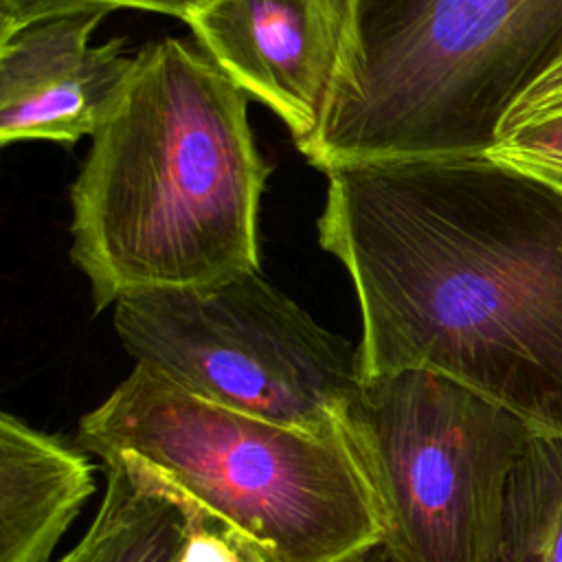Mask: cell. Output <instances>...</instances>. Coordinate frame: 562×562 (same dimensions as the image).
<instances>
[{
	"mask_svg": "<svg viewBox=\"0 0 562 562\" xmlns=\"http://www.w3.org/2000/svg\"><path fill=\"white\" fill-rule=\"evenodd\" d=\"M105 11H72L35 20L0 37V143L92 136L123 94L136 53L114 37L90 35Z\"/></svg>",
	"mask_w": 562,
	"mask_h": 562,
	"instance_id": "ba28073f",
	"label": "cell"
},
{
	"mask_svg": "<svg viewBox=\"0 0 562 562\" xmlns=\"http://www.w3.org/2000/svg\"><path fill=\"white\" fill-rule=\"evenodd\" d=\"M494 562H562V439L536 432L512 474Z\"/></svg>",
	"mask_w": 562,
	"mask_h": 562,
	"instance_id": "8fae6325",
	"label": "cell"
},
{
	"mask_svg": "<svg viewBox=\"0 0 562 562\" xmlns=\"http://www.w3.org/2000/svg\"><path fill=\"white\" fill-rule=\"evenodd\" d=\"M79 446L13 413L0 415V562H55L53 553L97 487Z\"/></svg>",
	"mask_w": 562,
	"mask_h": 562,
	"instance_id": "9c48e42d",
	"label": "cell"
},
{
	"mask_svg": "<svg viewBox=\"0 0 562 562\" xmlns=\"http://www.w3.org/2000/svg\"><path fill=\"white\" fill-rule=\"evenodd\" d=\"M353 562H395V560H393V555L384 549V544H378L375 549L367 551L364 555H360V558L353 560Z\"/></svg>",
	"mask_w": 562,
	"mask_h": 562,
	"instance_id": "2e32d148",
	"label": "cell"
},
{
	"mask_svg": "<svg viewBox=\"0 0 562 562\" xmlns=\"http://www.w3.org/2000/svg\"><path fill=\"white\" fill-rule=\"evenodd\" d=\"M187 514L189 525L178 562H246L244 553L222 531L206 525L198 514L189 509Z\"/></svg>",
	"mask_w": 562,
	"mask_h": 562,
	"instance_id": "9a60e30c",
	"label": "cell"
},
{
	"mask_svg": "<svg viewBox=\"0 0 562 562\" xmlns=\"http://www.w3.org/2000/svg\"><path fill=\"white\" fill-rule=\"evenodd\" d=\"M105 490L88 531L55 562H178L189 514L151 474L103 463Z\"/></svg>",
	"mask_w": 562,
	"mask_h": 562,
	"instance_id": "30bf717a",
	"label": "cell"
},
{
	"mask_svg": "<svg viewBox=\"0 0 562 562\" xmlns=\"http://www.w3.org/2000/svg\"><path fill=\"white\" fill-rule=\"evenodd\" d=\"M318 241L356 288L362 378L435 371L562 439V189L485 154L342 165Z\"/></svg>",
	"mask_w": 562,
	"mask_h": 562,
	"instance_id": "6da1fadb",
	"label": "cell"
},
{
	"mask_svg": "<svg viewBox=\"0 0 562 562\" xmlns=\"http://www.w3.org/2000/svg\"><path fill=\"white\" fill-rule=\"evenodd\" d=\"M114 329L138 367L215 406L316 435L345 432L360 345L325 329L259 270L134 292Z\"/></svg>",
	"mask_w": 562,
	"mask_h": 562,
	"instance_id": "8992f818",
	"label": "cell"
},
{
	"mask_svg": "<svg viewBox=\"0 0 562 562\" xmlns=\"http://www.w3.org/2000/svg\"><path fill=\"white\" fill-rule=\"evenodd\" d=\"M562 105V57L549 66V70L533 81L527 92L512 105L507 116L501 123L498 136L516 125H522L531 119L549 114Z\"/></svg>",
	"mask_w": 562,
	"mask_h": 562,
	"instance_id": "5bb4252c",
	"label": "cell"
},
{
	"mask_svg": "<svg viewBox=\"0 0 562 562\" xmlns=\"http://www.w3.org/2000/svg\"><path fill=\"white\" fill-rule=\"evenodd\" d=\"M248 94L184 37L136 50V68L70 189V257L94 312L119 299L259 270L270 167Z\"/></svg>",
	"mask_w": 562,
	"mask_h": 562,
	"instance_id": "7a4b0ae2",
	"label": "cell"
},
{
	"mask_svg": "<svg viewBox=\"0 0 562 562\" xmlns=\"http://www.w3.org/2000/svg\"><path fill=\"white\" fill-rule=\"evenodd\" d=\"M77 446L151 474L246 562H353L382 544L345 432L316 435L235 413L138 364L81 417Z\"/></svg>",
	"mask_w": 562,
	"mask_h": 562,
	"instance_id": "3957f363",
	"label": "cell"
},
{
	"mask_svg": "<svg viewBox=\"0 0 562 562\" xmlns=\"http://www.w3.org/2000/svg\"><path fill=\"white\" fill-rule=\"evenodd\" d=\"M562 57V0H353L323 125L303 151L342 165L487 154Z\"/></svg>",
	"mask_w": 562,
	"mask_h": 562,
	"instance_id": "277c9868",
	"label": "cell"
},
{
	"mask_svg": "<svg viewBox=\"0 0 562 562\" xmlns=\"http://www.w3.org/2000/svg\"><path fill=\"white\" fill-rule=\"evenodd\" d=\"M211 0H0V37L50 15L72 11H119L136 9L189 20Z\"/></svg>",
	"mask_w": 562,
	"mask_h": 562,
	"instance_id": "4fadbf2b",
	"label": "cell"
},
{
	"mask_svg": "<svg viewBox=\"0 0 562 562\" xmlns=\"http://www.w3.org/2000/svg\"><path fill=\"white\" fill-rule=\"evenodd\" d=\"M485 156L562 189V105L503 132Z\"/></svg>",
	"mask_w": 562,
	"mask_h": 562,
	"instance_id": "7c38bea8",
	"label": "cell"
},
{
	"mask_svg": "<svg viewBox=\"0 0 562 562\" xmlns=\"http://www.w3.org/2000/svg\"><path fill=\"white\" fill-rule=\"evenodd\" d=\"M353 0H211L187 24L204 53L268 105L303 154L327 114Z\"/></svg>",
	"mask_w": 562,
	"mask_h": 562,
	"instance_id": "52a82bcc",
	"label": "cell"
},
{
	"mask_svg": "<svg viewBox=\"0 0 562 562\" xmlns=\"http://www.w3.org/2000/svg\"><path fill=\"white\" fill-rule=\"evenodd\" d=\"M395 562H494L507 490L536 430L426 369L362 378L345 417Z\"/></svg>",
	"mask_w": 562,
	"mask_h": 562,
	"instance_id": "5b68a950",
	"label": "cell"
}]
</instances>
